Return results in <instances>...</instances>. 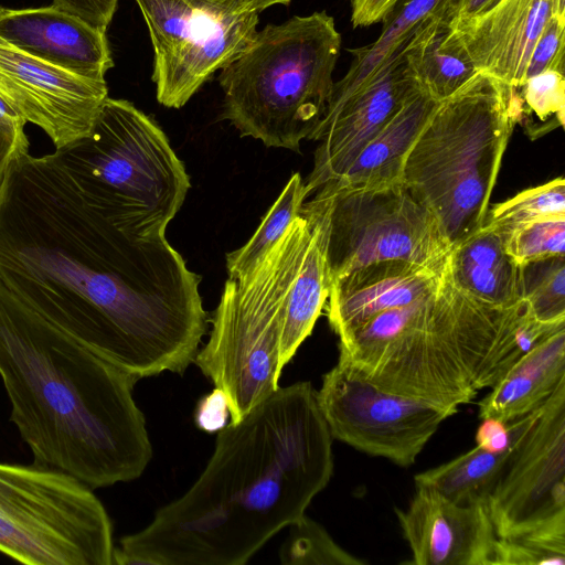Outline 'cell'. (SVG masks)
<instances>
[{
    "instance_id": "obj_1",
    "label": "cell",
    "mask_w": 565,
    "mask_h": 565,
    "mask_svg": "<svg viewBox=\"0 0 565 565\" xmlns=\"http://www.w3.org/2000/svg\"><path fill=\"white\" fill-rule=\"evenodd\" d=\"M166 235L108 221L52 153L29 151L0 186V287L137 381L183 374L207 316Z\"/></svg>"
},
{
    "instance_id": "obj_2",
    "label": "cell",
    "mask_w": 565,
    "mask_h": 565,
    "mask_svg": "<svg viewBox=\"0 0 565 565\" xmlns=\"http://www.w3.org/2000/svg\"><path fill=\"white\" fill-rule=\"evenodd\" d=\"M332 472L317 391L305 381L279 386L217 431L196 481L121 537L113 565H243L305 514Z\"/></svg>"
},
{
    "instance_id": "obj_3",
    "label": "cell",
    "mask_w": 565,
    "mask_h": 565,
    "mask_svg": "<svg viewBox=\"0 0 565 565\" xmlns=\"http://www.w3.org/2000/svg\"><path fill=\"white\" fill-rule=\"evenodd\" d=\"M0 376L34 462L92 489L139 478L152 458L137 380L0 287Z\"/></svg>"
},
{
    "instance_id": "obj_4",
    "label": "cell",
    "mask_w": 565,
    "mask_h": 565,
    "mask_svg": "<svg viewBox=\"0 0 565 565\" xmlns=\"http://www.w3.org/2000/svg\"><path fill=\"white\" fill-rule=\"evenodd\" d=\"M515 87L477 72L435 111L408 149L402 182L439 221L451 247L486 222L516 125Z\"/></svg>"
},
{
    "instance_id": "obj_5",
    "label": "cell",
    "mask_w": 565,
    "mask_h": 565,
    "mask_svg": "<svg viewBox=\"0 0 565 565\" xmlns=\"http://www.w3.org/2000/svg\"><path fill=\"white\" fill-rule=\"evenodd\" d=\"M341 42L326 11L267 24L221 70L223 118L242 137L299 151L327 110Z\"/></svg>"
},
{
    "instance_id": "obj_6",
    "label": "cell",
    "mask_w": 565,
    "mask_h": 565,
    "mask_svg": "<svg viewBox=\"0 0 565 565\" xmlns=\"http://www.w3.org/2000/svg\"><path fill=\"white\" fill-rule=\"evenodd\" d=\"M53 154L97 211L138 237L164 235L191 186L162 129L124 99L107 97L90 131Z\"/></svg>"
},
{
    "instance_id": "obj_7",
    "label": "cell",
    "mask_w": 565,
    "mask_h": 565,
    "mask_svg": "<svg viewBox=\"0 0 565 565\" xmlns=\"http://www.w3.org/2000/svg\"><path fill=\"white\" fill-rule=\"evenodd\" d=\"M309 228L299 215L250 273L225 282L209 341L194 363L225 394L230 423L239 422L279 387L286 298Z\"/></svg>"
},
{
    "instance_id": "obj_8",
    "label": "cell",
    "mask_w": 565,
    "mask_h": 565,
    "mask_svg": "<svg viewBox=\"0 0 565 565\" xmlns=\"http://www.w3.org/2000/svg\"><path fill=\"white\" fill-rule=\"evenodd\" d=\"M94 489L55 468L0 462V552L28 565H113Z\"/></svg>"
},
{
    "instance_id": "obj_9",
    "label": "cell",
    "mask_w": 565,
    "mask_h": 565,
    "mask_svg": "<svg viewBox=\"0 0 565 565\" xmlns=\"http://www.w3.org/2000/svg\"><path fill=\"white\" fill-rule=\"evenodd\" d=\"M299 215L321 230L331 282L382 260L443 270L451 249L437 217L402 181L326 184L302 203Z\"/></svg>"
},
{
    "instance_id": "obj_10",
    "label": "cell",
    "mask_w": 565,
    "mask_h": 565,
    "mask_svg": "<svg viewBox=\"0 0 565 565\" xmlns=\"http://www.w3.org/2000/svg\"><path fill=\"white\" fill-rule=\"evenodd\" d=\"M435 292L382 311L339 337V359L375 385L452 416L478 391L429 324Z\"/></svg>"
},
{
    "instance_id": "obj_11",
    "label": "cell",
    "mask_w": 565,
    "mask_h": 565,
    "mask_svg": "<svg viewBox=\"0 0 565 565\" xmlns=\"http://www.w3.org/2000/svg\"><path fill=\"white\" fill-rule=\"evenodd\" d=\"M153 47L158 102L181 108L253 42L258 14H231L200 0H136Z\"/></svg>"
},
{
    "instance_id": "obj_12",
    "label": "cell",
    "mask_w": 565,
    "mask_h": 565,
    "mask_svg": "<svg viewBox=\"0 0 565 565\" xmlns=\"http://www.w3.org/2000/svg\"><path fill=\"white\" fill-rule=\"evenodd\" d=\"M317 401L332 438L401 467L412 466L450 417L375 385L342 359L323 375Z\"/></svg>"
},
{
    "instance_id": "obj_13",
    "label": "cell",
    "mask_w": 565,
    "mask_h": 565,
    "mask_svg": "<svg viewBox=\"0 0 565 565\" xmlns=\"http://www.w3.org/2000/svg\"><path fill=\"white\" fill-rule=\"evenodd\" d=\"M508 424L513 449L488 499L498 537L520 536L565 511V380L539 408Z\"/></svg>"
},
{
    "instance_id": "obj_14",
    "label": "cell",
    "mask_w": 565,
    "mask_h": 565,
    "mask_svg": "<svg viewBox=\"0 0 565 565\" xmlns=\"http://www.w3.org/2000/svg\"><path fill=\"white\" fill-rule=\"evenodd\" d=\"M409 40L361 86L330 96L324 116L309 139L318 141V147L305 182L307 198L338 180L397 110L422 90L407 56Z\"/></svg>"
},
{
    "instance_id": "obj_15",
    "label": "cell",
    "mask_w": 565,
    "mask_h": 565,
    "mask_svg": "<svg viewBox=\"0 0 565 565\" xmlns=\"http://www.w3.org/2000/svg\"><path fill=\"white\" fill-rule=\"evenodd\" d=\"M0 97L57 149L90 131L108 89L0 42Z\"/></svg>"
},
{
    "instance_id": "obj_16",
    "label": "cell",
    "mask_w": 565,
    "mask_h": 565,
    "mask_svg": "<svg viewBox=\"0 0 565 565\" xmlns=\"http://www.w3.org/2000/svg\"><path fill=\"white\" fill-rule=\"evenodd\" d=\"M554 15L565 17V0H497L478 14L447 21L448 36L478 72L520 87L534 45Z\"/></svg>"
},
{
    "instance_id": "obj_17",
    "label": "cell",
    "mask_w": 565,
    "mask_h": 565,
    "mask_svg": "<svg viewBox=\"0 0 565 565\" xmlns=\"http://www.w3.org/2000/svg\"><path fill=\"white\" fill-rule=\"evenodd\" d=\"M416 565H492L497 534L488 503L458 504L416 486L406 508H395Z\"/></svg>"
},
{
    "instance_id": "obj_18",
    "label": "cell",
    "mask_w": 565,
    "mask_h": 565,
    "mask_svg": "<svg viewBox=\"0 0 565 565\" xmlns=\"http://www.w3.org/2000/svg\"><path fill=\"white\" fill-rule=\"evenodd\" d=\"M0 42L95 81H105L114 66L106 32L53 4L0 7Z\"/></svg>"
},
{
    "instance_id": "obj_19",
    "label": "cell",
    "mask_w": 565,
    "mask_h": 565,
    "mask_svg": "<svg viewBox=\"0 0 565 565\" xmlns=\"http://www.w3.org/2000/svg\"><path fill=\"white\" fill-rule=\"evenodd\" d=\"M441 273L395 259L354 269L331 282L329 324L340 337L382 311L415 302L437 289Z\"/></svg>"
},
{
    "instance_id": "obj_20",
    "label": "cell",
    "mask_w": 565,
    "mask_h": 565,
    "mask_svg": "<svg viewBox=\"0 0 565 565\" xmlns=\"http://www.w3.org/2000/svg\"><path fill=\"white\" fill-rule=\"evenodd\" d=\"M565 380V329L526 352L478 402L479 418L511 423L539 408Z\"/></svg>"
},
{
    "instance_id": "obj_21",
    "label": "cell",
    "mask_w": 565,
    "mask_h": 565,
    "mask_svg": "<svg viewBox=\"0 0 565 565\" xmlns=\"http://www.w3.org/2000/svg\"><path fill=\"white\" fill-rule=\"evenodd\" d=\"M447 266L454 282L480 302L505 308L521 300L520 266L486 223L451 247Z\"/></svg>"
},
{
    "instance_id": "obj_22",
    "label": "cell",
    "mask_w": 565,
    "mask_h": 565,
    "mask_svg": "<svg viewBox=\"0 0 565 565\" xmlns=\"http://www.w3.org/2000/svg\"><path fill=\"white\" fill-rule=\"evenodd\" d=\"M439 102L419 90L366 143L350 168L327 184L364 188L402 181L404 158Z\"/></svg>"
},
{
    "instance_id": "obj_23",
    "label": "cell",
    "mask_w": 565,
    "mask_h": 565,
    "mask_svg": "<svg viewBox=\"0 0 565 565\" xmlns=\"http://www.w3.org/2000/svg\"><path fill=\"white\" fill-rule=\"evenodd\" d=\"M308 223L309 234L286 298L280 335L282 367L311 334L331 286L321 230L316 223Z\"/></svg>"
},
{
    "instance_id": "obj_24",
    "label": "cell",
    "mask_w": 565,
    "mask_h": 565,
    "mask_svg": "<svg viewBox=\"0 0 565 565\" xmlns=\"http://www.w3.org/2000/svg\"><path fill=\"white\" fill-rule=\"evenodd\" d=\"M408 61L420 88L437 100L454 94L478 71L448 36L445 15L423 22L407 43Z\"/></svg>"
},
{
    "instance_id": "obj_25",
    "label": "cell",
    "mask_w": 565,
    "mask_h": 565,
    "mask_svg": "<svg viewBox=\"0 0 565 565\" xmlns=\"http://www.w3.org/2000/svg\"><path fill=\"white\" fill-rule=\"evenodd\" d=\"M455 0H405L385 19L380 36L371 44L349 50L352 61L347 74L334 82L331 96L344 95L367 81L426 20L447 15Z\"/></svg>"
},
{
    "instance_id": "obj_26",
    "label": "cell",
    "mask_w": 565,
    "mask_h": 565,
    "mask_svg": "<svg viewBox=\"0 0 565 565\" xmlns=\"http://www.w3.org/2000/svg\"><path fill=\"white\" fill-rule=\"evenodd\" d=\"M513 440L511 430V444L501 452L476 446L446 463L417 473L415 486L431 488L458 504L488 503L511 456Z\"/></svg>"
},
{
    "instance_id": "obj_27",
    "label": "cell",
    "mask_w": 565,
    "mask_h": 565,
    "mask_svg": "<svg viewBox=\"0 0 565 565\" xmlns=\"http://www.w3.org/2000/svg\"><path fill=\"white\" fill-rule=\"evenodd\" d=\"M306 199L305 181L299 173H294L252 237L226 255L230 278L250 273L265 258L299 216Z\"/></svg>"
},
{
    "instance_id": "obj_28",
    "label": "cell",
    "mask_w": 565,
    "mask_h": 565,
    "mask_svg": "<svg viewBox=\"0 0 565 565\" xmlns=\"http://www.w3.org/2000/svg\"><path fill=\"white\" fill-rule=\"evenodd\" d=\"M515 88V121L530 139L541 138L564 126V73L545 71L526 78Z\"/></svg>"
},
{
    "instance_id": "obj_29",
    "label": "cell",
    "mask_w": 565,
    "mask_h": 565,
    "mask_svg": "<svg viewBox=\"0 0 565 565\" xmlns=\"http://www.w3.org/2000/svg\"><path fill=\"white\" fill-rule=\"evenodd\" d=\"M520 290L534 319L565 323V256H552L520 266Z\"/></svg>"
},
{
    "instance_id": "obj_30",
    "label": "cell",
    "mask_w": 565,
    "mask_h": 565,
    "mask_svg": "<svg viewBox=\"0 0 565 565\" xmlns=\"http://www.w3.org/2000/svg\"><path fill=\"white\" fill-rule=\"evenodd\" d=\"M288 535L279 550L286 565H364L342 548L327 530L306 514L287 526Z\"/></svg>"
},
{
    "instance_id": "obj_31",
    "label": "cell",
    "mask_w": 565,
    "mask_h": 565,
    "mask_svg": "<svg viewBox=\"0 0 565 565\" xmlns=\"http://www.w3.org/2000/svg\"><path fill=\"white\" fill-rule=\"evenodd\" d=\"M557 214H565V181L562 177L495 204L488 211L484 223L502 236L520 224Z\"/></svg>"
},
{
    "instance_id": "obj_32",
    "label": "cell",
    "mask_w": 565,
    "mask_h": 565,
    "mask_svg": "<svg viewBox=\"0 0 565 565\" xmlns=\"http://www.w3.org/2000/svg\"><path fill=\"white\" fill-rule=\"evenodd\" d=\"M507 253L519 265L565 256V214L520 224L501 236Z\"/></svg>"
},
{
    "instance_id": "obj_33",
    "label": "cell",
    "mask_w": 565,
    "mask_h": 565,
    "mask_svg": "<svg viewBox=\"0 0 565 565\" xmlns=\"http://www.w3.org/2000/svg\"><path fill=\"white\" fill-rule=\"evenodd\" d=\"M565 17L554 15L537 39L524 81L545 71H565Z\"/></svg>"
},
{
    "instance_id": "obj_34",
    "label": "cell",
    "mask_w": 565,
    "mask_h": 565,
    "mask_svg": "<svg viewBox=\"0 0 565 565\" xmlns=\"http://www.w3.org/2000/svg\"><path fill=\"white\" fill-rule=\"evenodd\" d=\"M492 565H565V556L543 551L523 537H497Z\"/></svg>"
},
{
    "instance_id": "obj_35",
    "label": "cell",
    "mask_w": 565,
    "mask_h": 565,
    "mask_svg": "<svg viewBox=\"0 0 565 565\" xmlns=\"http://www.w3.org/2000/svg\"><path fill=\"white\" fill-rule=\"evenodd\" d=\"M26 121L11 107L0 109V186L12 164L30 142L24 132Z\"/></svg>"
},
{
    "instance_id": "obj_36",
    "label": "cell",
    "mask_w": 565,
    "mask_h": 565,
    "mask_svg": "<svg viewBox=\"0 0 565 565\" xmlns=\"http://www.w3.org/2000/svg\"><path fill=\"white\" fill-rule=\"evenodd\" d=\"M117 3L118 0H53V6L105 32L114 17Z\"/></svg>"
},
{
    "instance_id": "obj_37",
    "label": "cell",
    "mask_w": 565,
    "mask_h": 565,
    "mask_svg": "<svg viewBox=\"0 0 565 565\" xmlns=\"http://www.w3.org/2000/svg\"><path fill=\"white\" fill-rule=\"evenodd\" d=\"M230 409L225 394L214 388L198 403L195 423L207 433H215L227 425Z\"/></svg>"
},
{
    "instance_id": "obj_38",
    "label": "cell",
    "mask_w": 565,
    "mask_h": 565,
    "mask_svg": "<svg viewBox=\"0 0 565 565\" xmlns=\"http://www.w3.org/2000/svg\"><path fill=\"white\" fill-rule=\"evenodd\" d=\"M405 0H352L351 22L354 28L369 26L384 19Z\"/></svg>"
},
{
    "instance_id": "obj_39",
    "label": "cell",
    "mask_w": 565,
    "mask_h": 565,
    "mask_svg": "<svg viewBox=\"0 0 565 565\" xmlns=\"http://www.w3.org/2000/svg\"><path fill=\"white\" fill-rule=\"evenodd\" d=\"M477 446L490 452H501L511 444V430L509 424L494 418H482L476 433Z\"/></svg>"
},
{
    "instance_id": "obj_40",
    "label": "cell",
    "mask_w": 565,
    "mask_h": 565,
    "mask_svg": "<svg viewBox=\"0 0 565 565\" xmlns=\"http://www.w3.org/2000/svg\"><path fill=\"white\" fill-rule=\"evenodd\" d=\"M224 12L237 15L259 14L264 10L276 6H288L291 0H200Z\"/></svg>"
},
{
    "instance_id": "obj_41",
    "label": "cell",
    "mask_w": 565,
    "mask_h": 565,
    "mask_svg": "<svg viewBox=\"0 0 565 565\" xmlns=\"http://www.w3.org/2000/svg\"><path fill=\"white\" fill-rule=\"evenodd\" d=\"M495 1L497 0H455L445 18L448 22L469 18L487 10Z\"/></svg>"
}]
</instances>
